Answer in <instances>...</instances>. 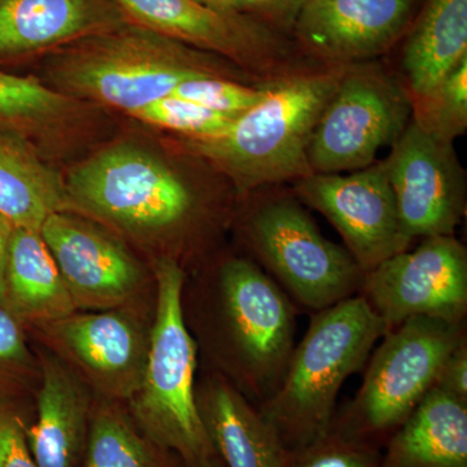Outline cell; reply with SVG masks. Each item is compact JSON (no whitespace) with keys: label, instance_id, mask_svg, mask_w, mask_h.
Returning <instances> with one entry per match:
<instances>
[{"label":"cell","instance_id":"cell-21","mask_svg":"<svg viewBox=\"0 0 467 467\" xmlns=\"http://www.w3.org/2000/svg\"><path fill=\"white\" fill-rule=\"evenodd\" d=\"M5 301L36 321L57 322L76 313V304L41 233L14 227L5 270Z\"/></svg>","mask_w":467,"mask_h":467},{"label":"cell","instance_id":"cell-11","mask_svg":"<svg viewBox=\"0 0 467 467\" xmlns=\"http://www.w3.org/2000/svg\"><path fill=\"white\" fill-rule=\"evenodd\" d=\"M295 196L316 209L343 238L365 273L407 251L384 162L352 174L313 173L295 182Z\"/></svg>","mask_w":467,"mask_h":467},{"label":"cell","instance_id":"cell-3","mask_svg":"<svg viewBox=\"0 0 467 467\" xmlns=\"http://www.w3.org/2000/svg\"><path fill=\"white\" fill-rule=\"evenodd\" d=\"M386 333L359 295L312 313L281 386L256 407L285 451L306 447L330 430L344 382L368 364Z\"/></svg>","mask_w":467,"mask_h":467},{"label":"cell","instance_id":"cell-32","mask_svg":"<svg viewBox=\"0 0 467 467\" xmlns=\"http://www.w3.org/2000/svg\"><path fill=\"white\" fill-rule=\"evenodd\" d=\"M435 389L467 402V337L445 358Z\"/></svg>","mask_w":467,"mask_h":467},{"label":"cell","instance_id":"cell-9","mask_svg":"<svg viewBox=\"0 0 467 467\" xmlns=\"http://www.w3.org/2000/svg\"><path fill=\"white\" fill-rule=\"evenodd\" d=\"M411 98L379 67L348 64L308 150L313 173L359 171L401 137Z\"/></svg>","mask_w":467,"mask_h":467},{"label":"cell","instance_id":"cell-29","mask_svg":"<svg viewBox=\"0 0 467 467\" xmlns=\"http://www.w3.org/2000/svg\"><path fill=\"white\" fill-rule=\"evenodd\" d=\"M266 88H248L217 76H201L181 82L171 95L192 101L221 115L238 117L259 103Z\"/></svg>","mask_w":467,"mask_h":467},{"label":"cell","instance_id":"cell-20","mask_svg":"<svg viewBox=\"0 0 467 467\" xmlns=\"http://www.w3.org/2000/svg\"><path fill=\"white\" fill-rule=\"evenodd\" d=\"M67 186L26 140L0 126V214L14 227L41 233L51 214L66 212Z\"/></svg>","mask_w":467,"mask_h":467},{"label":"cell","instance_id":"cell-5","mask_svg":"<svg viewBox=\"0 0 467 467\" xmlns=\"http://www.w3.org/2000/svg\"><path fill=\"white\" fill-rule=\"evenodd\" d=\"M466 337V322L429 317L409 318L387 331L368 358L361 389L337 410L330 429L383 451L435 389L445 358Z\"/></svg>","mask_w":467,"mask_h":467},{"label":"cell","instance_id":"cell-1","mask_svg":"<svg viewBox=\"0 0 467 467\" xmlns=\"http://www.w3.org/2000/svg\"><path fill=\"white\" fill-rule=\"evenodd\" d=\"M207 319L196 346L211 350L227 382L259 407L284 380L296 346L297 306L254 260L229 256L205 285Z\"/></svg>","mask_w":467,"mask_h":467},{"label":"cell","instance_id":"cell-30","mask_svg":"<svg viewBox=\"0 0 467 467\" xmlns=\"http://www.w3.org/2000/svg\"><path fill=\"white\" fill-rule=\"evenodd\" d=\"M306 0H233L235 14L260 21L265 26L292 29Z\"/></svg>","mask_w":467,"mask_h":467},{"label":"cell","instance_id":"cell-16","mask_svg":"<svg viewBox=\"0 0 467 467\" xmlns=\"http://www.w3.org/2000/svg\"><path fill=\"white\" fill-rule=\"evenodd\" d=\"M48 325L64 349L107 391L117 396L138 391L149 346L124 313H73Z\"/></svg>","mask_w":467,"mask_h":467},{"label":"cell","instance_id":"cell-7","mask_svg":"<svg viewBox=\"0 0 467 467\" xmlns=\"http://www.w3.org/2000/svg\"><path fill=\"white\" fill-rule=\"evenodd\" d=\"M67 196L109 223L150 234L186 235L199 221L195 193L161 160L113 147L70 171Z\"/></svg>","mask_w":467,"mask_h":467},{"label":"cell","instance_id":"cell-12","mask_svg":"<svg viewBox=\"0 0 467 467\" xmlns=\"http://www.w3.org/2000/svg\"><path fill=\"white\" fill-rule=\"evenodd\" d=\"M383 162L405 238L453 235L466 207L453 143L436 140L410 119Z\"/></svg>","mask_w":467,"mask_h":467},{"label":"cell","instance_id":"cell-25","mask_svg":"<svg viewBox=\"0 0 467 467\" xmlns=\"http://www.w3.org/2000/svg\"><path fill=\"white\" fill-rule=\"evenodd\" d=\"M410 98L411 119L436 140L453 143L467 128V58L432 90Z\"/></svg>","mask_w":467,"mask_h":467},{"label":"cell","instance_id":"cell-15","mask_svg":"<svg viewBox=\"0 0 467 467\" xmlns=\"http://www.w3.org/2000/svg\"><path fill=\"white\" fill-rule=\"evenodd\" d=\"M129 15L161 36L220 52L241 63L265 64L279 52L272 27L195 0H117Z\"/></svg>","mask_w":467,"mask_h":467},{"label":"cell","instance_id":"cell-34","mask_svg":"<svg viewBox=\"0 0 467 467\" xmlns=\"http://www.w3.org/2000/svg\"><path fill=\"white\" fill-rule=\"evenodd\" d=\"M12 232H14V225L0 214V303L5 301V270H7L8 245Z\"/></svg>","mask_w":467,"mask_h":467},{"label":"cell","instance_id":"cell-24","mask_svg":"<svg viewBox=\"0 0 467 467\" xmlns=\"http://www.w3.org/2000/svg\"><path fill=\"white\" fill-rule=\"evenodd\" d=\"M128 418L110 408H101L88 429L84 467H174Z\"/></svg>","mask_w":467,"mask_h":467},{"label":"cell","instance_id":"cell-6","mask_svg":"<svg viewBox=\"0 0 467 467\" xmlns=\"http://www.w3.org/2000/svg\"><path fill=\"white\" fill-rule=\"evenodd\" d=\"M241 229L252 260L295 306L316 313L359 294L364 270L346 247L322 235L296 196L252 204Z\"/></svg>","mask_w":467,"mask_h":467},{"label":"cell","instance_id":"cell-18","mask_svg":"<svg viewBox=\"0 0 467 467\" xmlns=\"http://www.w3.org/2000/svg\"><path fill=\"white\" fill-rule=\"evenodd\" d=\"M384 467H467V402L432 389L383 448Z\"/></svg>","mask_w":467,"mask_h":467},{"label":"cell","instance_id":"cell-33","mask_svg":"<svg viewBox=\"0 0 467 467\" xmlns=\"http://www.w3.org/2000/svg\"><path fill=\"white\" fill-rule=\"evenodd\" d=\"M26 356V339L16 319L0 306V359L15 361Z\"/></svg>","mask_w":467,"mask_h":467},{"label":"cell","instance_id":"cell-19","mask_svg":"<svg viewBox=\"0 0 467 467\" xmlns=\"http://www.w3.org/2000/svg\"><path fill=\"white\" fill-rule=\"evenodd\" d=\"M88 398L76 377L57 361L43 364L38 420L26 441L38 467H76L88 432Z\"/></svg>","mask_w":467,"mask_h":467},{"label":"cell","instance_id":"cell-17","mask_svg":"<svg viewBox=\"0 0 467 467\" xmlns=\"http://www.w3.org/2000/svg\"><path fill=\"white\" fill-rule=\"evenodd\" d=\"M202 422L225 467H281L285 448L259 409L225 378L196 387Z\"/></svg>","mask_w":467,"mask_h":467},{"label":"cell","instance_id":"cell-35","mask_svg":"<svg viewBox=\"0 0 467 467\" xmlns=\"http://www.w3.org/2000/svg\"><path fill=\"white\" fill-rule=\"evenodd\" d=\"M199 5H205V7L216 9L220 12H230V14H235L233 12L232 2L233 0H195Z\"/></svg>","mask_w":467,"mask_h":467},{"label":"cell","instance_id":"cell-8","mask_svg":"<svg viewBox=\"0 0 467 467\" xmlns=\"http://www.w3.org/2000/svg\"><path fill=\"white\" fill-rule=\"evenodd\" d=\"M66 90L134 115L186 79L217 76L202 55L159 33H117L67 55L57 67Z\"/></svg>","mask_w":467,"mask_h":467},{"label":"cell","instance_id":"cell-31","mask_svg":"<svg viewBox=\"0 0 467 467\" xmlns=\"http://www.w3.org/2000/svg\"><path fill=\"white\" fill-rule=\"evenodd\" d=\"M0 467H38L20 423L0 417Z\"/></svg>","mask_w":467,"mask_h":467},{"label":"cell","instance_id":"cell-27","mask_svg":"<svg viewBox=\"0 0 467 467\" xmlns=\"http://www.w3.org/2000/svg\"><path fill=\"white\" fill-rule=\"evenodd\" d=\"M147 124L186 135L187 138H209L225 130L235 117L221 115L174 95L153 101L134 113Z\"/></svg>","mask_w":467,"mask_h":467},{"label":"cell","instance_id":"cell-4","mask_svg":"<svg viewBox=\"0 0 467 467\" xmlns=\"http://www.w3.org/2000/svg\"><path fill=\"white\" fill-rule=\"evenodd\" d=\"M155 321L133 414L140 431L182 467H223L209 438L196 398L199 349L182 308L186 273L171 257L159 261Z\"/></svg>","mask_w":467,"mask_h":467},{"label":"cell","instance_id":"cell-10","mask_svg":"<svg viewBox=\"0 0 467 467\" xmlns=\"http://www.w3.org/2000/svg\"><path fill=\"white\" fill-rule=\"evenodd\" d=\"M359 296L387 326L409 318L465 324L467 251L453 235L430 236L365 273Z\"/></svg>","mask_w":467,"mask_h":467},{"label":"cell","instance_id":"cell-23","mask_svg":"<svg viewBox=\"0 0 467 467\" xmlns=\"http://www.w3.org/2000/svg\"><path fill=\"white\" fill-rule=\"evenodd\" d=\"M95 26L91 0H0V55L52 47Z\"/></svg>","mask_w":467,"mask_h":467},{"label":"cell","instance_id":"cell-22","mask_svg":"<svg viewBox=\"0 0 467 467\" xmlns=\"http://www.w3.org/2000/svg\"><path fill=\"white\" fill-rule=\"evenodd\" d=\"M467 58V0H427L404 47L411 97L441 84Z\"/></svg>","mask_w":467,"mask_h":467},{"label":"cell","instance_id":"cell-13","mask_svg":"<svg viewBox=\"0 0 467 467\" xmlns=\"http://www.w3.org/2000/svg\"><path fill=\"white\" fill-rule=\"evenodd\" d=\"M41 235L76 308L110 309L138 290L140 270L122 245L90 223L57 212Z\"/></svg>","mask_w":467,"mask_h":467},{"label":"cell","instance_id":"cell-2","mask_svg":"<svg viewBox=\"0 0 467 467\" xmlns=\"http://www.w3.org/2000/svg\"><path fill=\"white\" fill-rule=\"evenodd\" d=\"M346 69L335 66L266 88L263 99L235 117L225 130L187 138L183 144L229 175L242 193L309 177L313 134Z\"/></svg>","mask_w":467,"mask_h":467},{"label":"cell","instance_id":"cell-26","mask_svg":"<svg viewBox=\"0 0 467 467\" xmlns=\"http://www.w3.org/2000/svg\"><path fill=\"white\" fill-rule=\"evenodd\" d=\"M72 107L66 95L46 88L26 77L0 72V122L5 124H46Z\"/></svg>","mask_w":467,"mask_h":467},{"label":"cell","instance_id":"cell-14","mask_svg":"<svg viewBox=\"0 0 467 467\" xmlns=\"http://www.w3.org/2000/svg\"><path fill=\"white\" fill-rule=\"evenodd\" d=\"M416 0H306L292 30L316 57L335 66L378 57L400 38Z\"/></svg>","mask_w":467,"mask_h":467},{"label":"cell","instance_id":"cell-28","mask_svg":"<svg viewBox=\"0 0 467 467\" xmlns=\"http://www.w3.org/2000/svg\"><path fill=\"white\" fill-rule=\"evenodd\" d=\"M281 467H384L383 451L330 429L306 447L285 451Z\"/></svg>","mask_w":467,"mask_h":467}]
</instances>
